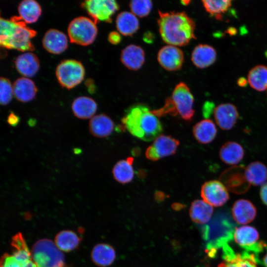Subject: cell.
<instances>
[{
	"label": "cell",
	"instance_id": "1",
	"mask_svg": "<svg viewBox=\"0 0 267 267\" xmlns=\"http://www.w3.org/2000/svg\"><path fill=\"white\" fill-rule=\"evenodd\" d=\"M157 20L161 37L169 45L183 46L195 39V23L184 11H158Z\"/></svg>",
	"mask_w": 267,
	"mask_h": 267
},
{
	"label": "cell",
	"instance_id": "2",
	"mask_svg": "<svg viewBox=\"0 0 267 267\" xmlns=\"http://www.w3.org/2000/svg\"><path fill=\"white\" fill-rule=\"evenodd\" d=\"M122 123L131 134L145 141L155 139L163 131L158 117L143 104L130 107L122 119Z\"/></svg>",
	"mask_w": 267,
	"mask_h": 267
},
{
	"label": "cell",
	"instance_id": "3",
	"mask_svg": "<svg viewBox=\"0 0 267 267\" xmlns=\"http://www.w3.org/2000/svg\"><path fill=\"white\" fill-rule=\"evenodd\" d=\"M0 27L1 46L21 51L35 49L31 39L36 35V31L27 27L19 16H13L10 19L1 18Z\"/></svg>",
	"mask_w": 267,
	"mask_h": 267
},
{
	"label": "cell",
	"instance_id": "4",
	"mask_svg": "<svg viewBox=\"0 0 267 267\" xmlns=\"http://www.w3.org/2000/svg\"><path fill=\"white\" fill-rule=\"evenodd\" d=\"M31 254L37 267H66L62 251L49 239H42L36 242Z\"/></svg>",
	"mask_w": 267,
	"mask_h": 267
},
{
	"label": "cell",
	"instance_id": "5",
	"mask_svg": "<svg viewBox=\"0 0 267 267\" xmlns=\"http://www.w3.org/2000/svg\"><path fill=\"white\" fill-rule=\"evenodd\" d=\"M11 245L12 253L3 255L0 267H37L21 233H18L12 237Z\"/></svg>",
	"mask_w": 267,
	"mask_h": 267
},
{
	"label": "cell",
	"instance_id": "6",
	"mask_svg": "<svg viewBox=\"0 0 267 267\" xmlns=\"http://www.w3.org/2000/svg\"><path fill=\"white\" fill-rule=\"evenodd\" d=\"M67 31L71 43L84 46L92 44L97 34L95 22L84 16L73 19L68 25Z\"/></svg>",
	"mask_w": 267,
	"mask_h": 267
},
{
	"label": "cell",
	"instance_id": "7",
	"mask_svg": "<svg viewBox=\"0 0 267 267\" xmlns=\"http://www.w3.org/2000/svg\"><path fill=\"white\" fill-rule=\"evenodd\" d=\"M55 74L58 83L62 87L71 89L82 82L85 70L81 62L67 59L63 60L57 65Z\"/></svg>",
	"mask_w": 267,
	"mask_h": 267
},
{
	"label": "cell",
	"instance_id": "8",
	"mask_svg": "<svg viewBox=\"0 0 267 267\" xmlns=\"http://www.w3.org/2000/svg\"><path fill=\"white\" fill-rule=\"evenodd\" d=\"M178 114L183 120L189 121L194 115V98L188 87L183 82L178 84L171 96Z\"/></svg>",
	"mask_w": 267,
	"mask_h": 267
},
{
	"label": "cell",
	"instance_id": "9",
	"mask_svg": "<svg viewBox=\"0 0 267 267\" xmlns=\"http://www.w3.org/2000/svg\"><path fill=\"white\" fill-rule=\"evenodd\" d=\"M95 24L104 21L112 22V16L119 9L118 3L114 0H89L82 3Z\"/></svg>",
	"mask_w": 267,
	"mask_h": 267
},
{
	"label": "cell",
	"instance_id": "10",
	"mask_svg": "<svg viewBox=\"0 0 267 267\" xmlns=\"http://www.w3.org/2000/svg\"><path fill=\"white\" fill-rule=\"evenodd\" d=\"M179 141L171 136L160 135L152 144L146 150V157L151 161L159 159L175 154Z\"/></svg>",
	"mask_w": 267,
	"mask_h": 267
},
{
	"label": "cell",
	"instance_id": "11",
	"mask_svg": "<svg viewBox=\"0 0 267 267\" xmlns=\"http://www.w3.org/2000/svg\"><path fill=\"white\" fill-rule=\"evenodd\" d=\"M200 193L203 200L214 207L223 205L229 198L227 188L218 180L204 182L201 186Z\"/></svg>",
	"mask_w": 267,
	"mask_h": 267
},
{
	"label": "cell",
	"instance_id": "12",
	"mask_svg": "<svg viewBox=\"0 0 267 267\" xmlns=\"http://www.w3.org/2000/svg\"><path fill=\"white\" fill-rule=\"evenodd\" d=\"M157 59L160 65L165 69L170 71H177L182 66L184 55L179 48L169 44L159 50Z\"/></svg>",
	"mask_w": 267,
	"mask_h": 267
},
{
	"label": "cell",
	"instance_id": "13",
	"mask_svg": "<svg viewBox=\"0 0 267 267\" xmlns=\"http://www.w3.org/2000/svg\"><path fill=\"white\" fill-rule=\"evenodd\" d=\"M215 120L222 130H231L238 120L239 114L236 106L230 103H222L214 110Z\"/></svg>",
	"mask_w": 267,
	"mask_h": 267
},
{
	"label": "cell",
	"instance_id": "14",
	"mask_svg": "<svg viewBox=\"0 0 267 267\" xmlns=\"http://www.w3.org/2000/svg\"><path fill=\"white\" fill-rule=\"evenodd\" d=\"M44 48L48 52L58 54L68 47V39L65 34L55 29H50L44 34L42 41Z\"/></svg>",
	"mask_w": 267,
	"mask_h": 267
},
{
	"label": "cell",
	"instance_id": "15",
	"mask_svg": "<svg viewBox=\"0 0 267 267\" xmlns=\"http://www.w3.org/2000/svg\"><path fill=\"white\" fill-rule=\"evenodd\" d=\"M120 59L122 64L129 69L137 70L144 64V51L138 45L130 44L122 50Z\"/></svg>",
	"mask_w": 267,
	"mask_h": 267
},
{
	"label": "cell",
	"instance_id": "16",
	"mask_svg": "<svg viewBox=\"0 0 267 267\" xmlns=\"http://www.w3.org/2000/svg\"><path fill=\"white\" fill-rule=\"evenodd\" d=\"M232 215L234 220L238 223L245 224L255 219L257 215V209L249 200L239 199L233 205Z\"/></svg>",
	"mask_w": 267,
	"mask_h": 267
},
{
	"label": "cell",
	"instance_id": "17",
	"mask_svg": "<svg viewBox=\"0 0 267 267\" xmlns=\"http://www.w3.org/2000/svg\"><path fill=\"white\" fill-rule=\"evenodd\" d=\"M224 249V261L218 267H257L253 254H234L229 247Z\"/></svg>",
	"mask_w": 267,
	"mask_h": 267
},
{
	"label": "cell",
	"instance_id": "18",
	"mask_svg": "<svg viewBox=\"0 0 267 267\" xmlns=\"http://www.w3.org/2000/svg\"><path fill=\"white\" fill-rule=\"evenodd\" d=\"M17 71L25 77H32L38 72L40 63L37 55L31 52L19 55L14 61Z\"/></svg>",
	"mask_w": 267,
	"mask_h": 267
},
{
	"label": "cell",
	"instance_id": "19",
	"mask_svg": "<svg viewBox=\"0 0 267 267\" xmlns=\"http://www.w3.org/2000/svg\"><path fill=\"white\" fill-rule=\"evenodd\" d=\"M112 120L104 114H100L90 119L89 128L90 133L96 137H105L110 135L114 129Z\"/></svg>",
	"mask_w": 267,
	"mask_h": 267
},
{
	"label": "cell",
	"instance_id": "20",
	"mask_svg": "<svg viewBox=\"0 0 267 267\" xmlns=\"http://www.w3.org/2000/svg\"><path fill=\"white\" fill-rule=\"evenodd\" d=\"M217 53L213 47L206 44H200L195 47L191 59L197 67L203 69L213 64L216 61Z\"/></svg>",
	"mask_w": 267,
	"mask_h": 267
},
{
	"label": "cell",
	"instance_id": "21",
	"mask_svg": "<svg viewBox=\"0 0 267 267\" xmlns=\"http://www.w3.org/2000/svg\"><path fill=\"white\" fill-rule=\"evenodd\" d=\"M12 86L13 95L20 102H29L36 96L37 88L34 82L28 78L23 77L18 78Z\"/></svg>",
	"mask_w": 267,
	"mask_h": 267
},
{
	"label": "cell",
	"instance_id": "22",
	"mask_svg": "<svg viewBox=\"0 0 267 267\" xmlns=\"http://www.w3.org/2000/svg\"><path fill=\"white\" fill-rule=\"evenodd\" d=\"M233 237L235 242L246 249H253L257 245L259 234L254 227L243 225L236 228Z\"/></svg>",
	"mask_w": 267,
	"mask_h": 267
},
{
	"label": "cell",
	"instance_id": "23",
	"mask_svg": "<svg viewBox=\"0 0 267 267\" xmlns=\"http://www.w3.org/2000/svg\"><path fill=\"white\" fill-rule=\"evenodd\" d=\"M72 110L74 115L81 119H91L96 111L97 105L91 98L82 96L76 98L73 101Z\"/></svg>",
	"mask_w": 267,
	"mask_h": 267
},
{
	"label": "cell",
	"instance_id": "24",
	"mask_svg": "<svg viewBox=\"0 0 267 267\" xmlns=\"http://www.w3.org/2000/svg\"><path fill=\"white\" fill-rule=\"evenodd\" d=\"M244 150L242 146L235 141L224 143L219 151L221 160L227 165H234L238 164L243 158Z\"/></svg>",
	"mask_w": 267,
	"mask_h": 267
},
{
	"label": "cell",
	"instance_id": "25",
	"mask_svg": "<svg viewBox=\"0 0 267 267\" xmlns=\"http://www.w3.org/2000/svg\"><path fill=\"white\" fill-rule=\"evenodd\" d=\"M194 137L202 144H208L214 140L217 134L214 123L210 119H204L197 123L193 128Z\"/></svg>",
	"mask_w": 267,
	"mask_h": 267
},
{
	"label": "cell",
	"instance_id": "26",
	"mask_svg": "<svg viewBox=\"0 0 267 267\" xmlns=\"http://www.w3.org/2000/svg\"><path fill=\"white\" fill-rule=\"evenodd\" d=\"M118 32L125 36H131L139 29V22L132 12L123 11L117 16L116 20Z\"/></svg>",
	"mask_w": 267,
	"mask_h": 267
},
{
	"label": "cell",
	"instance_id": "27",
	"mask_svg": "<svg viewBox=\"0 0 267 267\" xmlns=\"http://www.w3.org/2000/svg\"><path fill=\"white\" fill-rule=\"evenodd\" d=\"M246 178L250 185L262 186L267 180V167L262 162L250 163L245 168Z\"/></svg>",
	"mask_w": 267,
	"mask_h": 267
},
{
	"label": "cell",
	"instance_id": "28",
	"mask_svg": "<svg viewBox=\"0 0 267 267\" xmlns=\"http://www.w3.org/2000/svg\"><path fill=\"white\" fill-rule=\"evenodd\" d=\"M91 257L95 264L99 267H105L113 263L115 259L116 253L111 246L100 243L93 247Z\"/></svg>",
	"mask_w": 267,
	"mask_h": 267
},
{
	"label": "cell",
	"instance_id": "29",
	"mask_svg": "<svg viewBox=\"0 0 267 267\" xmlns=\"http://www.w3.org/2000/svg\"><path fill=\"white\" fill-rule=\"evenodd\" d=\"M213 211L212 206L204 200H196L191 203L189 214L194 222L198 224H205L210 221Z\"/></svg>",
	"mask_w": 267,
	"mask_h": 267
},
{
	"label": "cell",
	"instance_id": "30",
	"mask_svg": "<svg viewBox=\"0 0 267 267\" xmlns=\"http://www.w3.org/2000/svg\"><path fill=\"white\" fill-rule=\"evenodd\" d=\"M134 158L131 157L126 160H121L114 165L112 174L115 179L122 184L130 182L134 177V171L132 165Z\"/></svg>",
	"mask_w": 267,
	"mask_h": 267
},
{
	"label": "cell",
	"instance_id": "31",
	"mask_svg": "<svg viewBox=\"0 0 267 267\" xmlns=\"http://www.w3.org/2000/svg\"><path fill=\"white\" fill-rule=\"evenodd\" d=\"M18 13L20 18L26 23L36 22L42 13L40 4L34 0H24L19 4Z\"/></svg>",
	"mask_w": 267,
	"mask_h": 267
},
{
	"label": "cell",
	"instance_id": "32",
	"mask_svg": "<svg viewBox=\"0 0 267 267\" xmlns=\"http://www.w3.org/2000/svg\"><path fill=\"white\" fill-rule=\"evenodd\" d=\"M248 82L254 89L263 91L267 89V66L258 65L249 72Z\"/></svg>",
	"mask_w": 267,
	"mask_h": 267
},
{
	"label": "cell",
	"instance_id": "33",
	"mask_svg": "<svg viewBox=\"0 0 267 267\" xmlns=\"http://www.w3.org/2000/svg\"><path fill=\"white\" fill-rule=\"evenodd\" d=\"M80 242L79 237L71 230H62L55 236L54 243L61 251L70 252L76 249Z\"/></svg>",
	"mask_w": 267,
	"mask_h": 267
},
{
	"label": "cell",
	"instance_id": "34",
	"mask_svg": "<svg viewBox=\"0 0 267 267\" xmlns=\"http://www.w3.org/2000/svg\"><path fill=\"white\" fill-rule=\"evenodd\" d=\"M202 2L206 12L218 20L222 19V15L231 5L230 0H204Z\"/></svg>",
	"mask_w": 267,
	"mask_h": 267
},
{
	"label": "cell",
	"instance_id": "35",
	"mask_svg": "<svg viewBox=\"0 0 267 267\" xmlns=\"http://www.w3.org/2000/svg\"><path fill=\"white\" fill-rule=\"evenodd\" d=\"M129 6L132 12L139 17L147 16L152 8V2L149 0H134L130 1Z\"/></svg>",
	"mask_w": 267,
	"mask_h": 267
},
{
	"label": "cell",
	"instance_id": "36",
	"mask_svg": "<svg viewBox=\"0 0 267 267\" xmlns=\"http://www.w3.org/2000/svg\"><path fill=\"white\" fill-rule=\"evenodd\" d=\"M13 95V86L9 80L5 78L0 79V103L2 105L8 104L11 100Z\"/></svg>",
	"mask_w": 267,
	"mask_h": 267
},
{
	"label": "cell",
	"instance_id": "37",
	"mask_svg": "<svg viewBox=\"0 0 267 267\" xmlns=\"http://www.w3.org/2000/svg\"><path fill=\"white\" fill-rule=\"evenodd\" d=\"M152 112L158 117L167 114L174 116L178 114L171 97L166 98L164 105L162 108L152 110Z\"/></svg>",
	"mask_w": 267,
	"mask_h": 267
},
{
	"label": "cell",
	"instance_id": "38",
	"mask_svg": "<svg viewBox=\"0 0 267 267\" xmlns=\"http://www.w3.org/2000/svg\"><path fill=\"white\" fill-rule=\"evenodd\" d=\"M121 36L119 32H111L108 36V40L112 44H117L121 41Z\"/></svg>",
	"mask_w": 267,
	"mask_h": 267
},
{
	"label": "cell",
	"instance_id": "39",
	"mask_svg": "<svg viewBox=\"0 0 267 267\" xmlns=\"http://www.w3.org/2000/svg\"><path fill=\"white\" fill-rule=\"evenodd\" d=\"M7 123L12 127L16 126L20 122V118L14 112H10L7 119Z\"/></svg>",
	"mask_w": 267,
	"mask_h": 267
},
{
	"label": "cell",
	"instance_id": "40",
	"mask_svg": "<svg viewBox=\"0 0 267 267\" xmlns=\"http://www.w3.org/2000/svg\"><path fill=\"white\" fill-rule=\"evenodd\" d=\"M260 195L262 202L267 206V182L261 186Z\"/></svg>",
	"mask_w": 267,
	"mask_h": 267
},
{
	"label": "cell",
	"instance_id": "41",
	"mask_svg": "<svg viewBox=\"0 0 267 267\" xmlns=\"http://www.w3.org/2000/svg\"><path fill=\"white\" fill-rule=\"evenodd\" d=\"M85 84L87 87L88 88V90L90 92V93H92L94 91L95 85L92 80L91 79L87 80L85 82Z\"/></svg>",
	"mask_w": 267,
	"mask_h": 267
},
{
	"label": "cell",
	"instance_id": "42",
	"mask_svg": "<svg viewBox=\"0 0 267 267\" xmlns=\"http://www.w3.org/2000/svg\"><path fill=\"white\" fill-rule=\"evenodd\" d=\"M155 197L159 200H162L164 198V194L161 191H157L155 193Z\"/></svg>",
	"mask_w": 267,
	"mask_h": 267
},
{
	"label": "cell",
	"instance_id": "43",
	"mask_svg": "<svg viewBox=\"0 0 267 267\" xmlns=\"http://www.w3.org/2000/svg\"><path fill=\"white\" fill-rule=\"evenodd\" d=\"M262 263L265 267H267V248L266 254L262 259Z\"/></svg>",
	"mask_w": 267,
	"mask_h": 267
},
{
	"label": "cell",
	"instance_id": "44",
	"mask_svg": "<svg viewBox=\"0 0 267 267\" xmlns=\"http://www.w3.org/2000/svg\"><path fill=\"white\" fill-rule=\"evenodd\" d=\"M140 150L138 148H134V150H132V153L134 155H137L139 154Z\"/></svg>",
	"mask_w": 267,
	"mask_h": 267
},
{
	"label": "cell",
	"instance_id": "45",
	"mask_svg": "<svg viewBox=\"0 0 267 267\" xmlns=\"http://www.w3.org/2000/svg\"><path fill=\"white\" fill-rule=\"evenodd\" d=\"M181 3L182 4L184 5H187L190 3V1L189 0H182L181 1Z\"/></svg>",
	"mask_w": 267,
	"mask_h": 267
}]
</instances>
